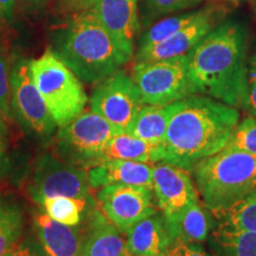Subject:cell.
Masks as SVG:
<instances>
[{
	"instance_id": "1",
	"label": "cell",
	"mask_w": 256,
	"mask_h": 256,
	"mask_svg": "<svg viewBox=\"0 0 256 256\" xmlns=\"http://www.w3.org/2000/svg\"><path fill=\"white\" fill-rule=\"evenodd\" d=\"M168 107L164 162L188 171L226 148L240 124L235 107L211 98L192 95Z\"/></svg>"
},
{
	"instance_id": "2",
	"label": "cell",
	"mask_w": 256,
	"mask_h": 256,
	"mask_svg": "<svg viewBox=\"0 0 256 256\" xmlns=\"http://www.w3.org/2000/svg\"><path fill=\"white\" fill-rule=\"evenodd\" d=\"M247 40L246 25L226 19L188 54V72L197 92L232 107L242 106Z\"/></svg>"
},
{
	"instance_id": "3",
	"label": "cell",
	"mask_w": 256,
	"mask_h": 256,
	"mask_svg": "<svg viewBox=\"0 0 256 256\" xmlns=\"http://www.w3.org/2000/svg\"><path fill=\"white\" fill-rule=\"evenodd\" d=\"M50 50L87 84L102 82L133 58L102 26L92 8L76 14L57 31Z\"/></svg>"
},
{
	"instance_id": "4",
	"label": "cell",
	"mask_w": 256,
	"mask_h": 256,
	"mask_svg": "<svg viewBox=\"0 0 256 256\" xmlns=\"http://www.w3.org/2000/svg\"><path fill=\"white\" fill-rule=\"evenodd\" d=\"M197 191L215 216L240 203L256 188V156L224 148L194 168Z\"/></svg>"
},
{
	"instance_id": "5",
	"label": "cell",
	"mask_w": 256,
	"mask_h": 256,
	"mask_svg": "<svg viewBox=\"0 0 256 256\" xmlns=\"http://www.w3.org/2000/svg\"><path fill=\"white\" fill-rule=\"evenodd\" d=\"M32 80L57 126L63 128L84 112L88 96L82 81L50 49L30 60Z\"/></svg>"
},
{
	"instance_id": "6",
	"label": "cell",
	"mask_w": 256,
	"mask_h": 256,
	"mask_svg": "<svg viewBox=\"0 0 256 256\" xmlns=\"http://www.w3.org/2000/svg\"><path fill=\"white\" fill-rule=\"evenodd\" d=\"M133 80L147 106L164 107L197 94L188 72V55L136 63Z\"/></svg>"
},
{
	"instance_id": "7",
	"label": "cell",
	"mask_w": 256,
	"mask_h": 256,
	"mask_svg": "<svg viewBox=\"0 0 256 256\" xmlns=\"http://www.w3.org/2000/svg\"><path fill=\"white\" fill-rule=\"evenodd\" d=\"M119 130L95 112H83L57 134V150L75 166H94L102 162V152Z\"/></svg>"
},
{
	"instance_id": "8",
	"label": "cell",
	"mask_w": 256,
	"mask_h": 256,
	"mask_svg": "<svg viewBox=\"0 0 256 256\" xmlns=\"http://www.w3.org/2000/svg\"><path fill=\"white\" fill-rule=\"evenodd\" d=\"M136 82L124 70H118L100 82L92 92L90 108L120 133H126L144 107Z\"/></svg>"
},
{
	"instance_id": "9",
	"label": "cell",
	"mask_w": 256,
	"mask_h": 256,
	"mask_svg": "<svg viewBox=\"0 0 256 256\" xmlns=\"http://www.w3.org/2000/svg\"><path fill=\"white\" fill-rule=\"evenodd\" d=\"M90 188L88 174L83 170L46 156L38 162L28 191L32 200L40 204L55 197L89 200Z\"/></svg>"
},
{
	"instance_id": "10",
	"label": "cell",
	"mask_w": 256,
	"mask_h": 256,
	"mask_svg": "<svg viewBox=\"0 0 256 256\" xmlns=\"http://www.w3.org/2000/svg\"><path fill=\"white\" fill-rule=\"evenodd\" d=\"M152 188L136 185L114 184L102 188L98 194L104 215L120 230H128L140 220L156 214Z\"/></svg>"
},
{
	"instance_id": "11",
	"label": "cell",
	"mask_w": 256,
	"mask_h": 256,
	"mask_svg": "<svg viewBox=\"0 0 256 256\" xmlns=\"http://www.w3.org/2000/svg\"><path fill=\"white\" fill-rule=\"evenodd\" d=\"M10 82L12 106L19 119L34 133L51 136L57 124L32 80L30 60L22 58L14 63Z\"/></svg>"
},
{
	"instance_id": "12",
	"label": "cell",
	"mask_w": 256,
	"mask_h": 256,
	"mask_svg": "<svg viewBox=\"0 0 256 256\" xmlns=\"http://www.w3.org/2000/svg\"><path fill=\"white\" fill-rule=\"evenodd\" d=\"M153 191L166 222H171L198 200V191L188 170L170 162L153 166Z\"/></svg>"
},
{
	"instance_id": "13",
	"label": "cell",
	"mask_w": 256,
	"mask_h": 256,
	"mask_svg": "<svg viewBox=\"0 0 256 256\" xmlns=\"http://www.w3.org/2000/svg\"><path fill=\"white\" fill-rule=\"evenodd\" d=\"M222 17V10L214 8V6H206V12L197 20L188 25L174 36L168 38L164 42H160L151 48L138 50L136 56V63L156 62V60L186 56L209 32L220 23Z\"/></svg>"
},
{
	"instance_id": "14",
	"label": "cell",
	"mask_w": 256,
	"mask_h": 256,
	"mask_svg": "<svg viewBox=\"0 0 256 256\" xmlns=\"http://www.w3.org/2000/svg\"><path fill=\"white\" fill-rule=\"evenodd\" d=\"M140 0H98L92 10L96 18L124 50L134 56V44L139 34Z\"/></svg>"
},
{
	"instance_id": "15",
	"label": "cell",
	"mask_w": 256,
	"mask_h": 256,
	"mask_svg": "<svg viewBox=\"0 0 256 256\" xmlns=\"http://www.w3.org/2000/svg\"><path fill=\"white\" fill-rule=\"evenodd\" d=\"M88 182L92 188L124 184L153 190V166L130 160H102L89 170Z\"/></svg>"
},
{
	"instance_id": "16",
	"label": "cell",
	"mask_w": 256,
	"mask_h": 256,
	"mask_svg": "<svg viewBox=\"0 0 256 256\" xmlns=\"http://www.w3.org/2000/svg\"><path fill=\"white\" fill-rule=\"evenodd\" d=\"M127 235L130 256H162L174 243L162 214L140 220L128 230Z\"/></svg>"
},
{
	"instance_id": "17",
	"label": "cell",
	"mask_w": 256,
	"mask_h": 256,
	"mask_svg": "<svg viewBox=\"0 0 256 256\" xmlns=\"http://www.w3.org/2000/svg\"><path fill=\"white\" fill-rule=\"evenodd\" d=\"M34 228L46 256H82L84 236L80 230L56 222L43 212L34 216Z\"/></svg>"
},
{
	"instance_id": "18",
	"label": "cell",
	"mask_w": 256,
	"mask_h": 256,
	"mask_svg": "<svg viewBox=\"0 0 256 256\" xmlns=\"http://www.w3.org/2000/svg\"><path fill=\"white\" fill-rule=\"evenodd\" d=\"M82 256H130L120 230L98 210H92Z\"/></svg>"
},
{
	"instance_id": "19",
	"label": "cell",
	"mask_w": 256,
	"mask_h": 256,
	"mask_svg": "<svg viewBox=\"0 0 256 256\" xmlns=\"http://www.w3.org/2000/svg\"><path fill=\"white\" fill-rule=\"evenodd\" d=\"M165 158L164 146L152 145L128 133H120L112 138L102 152V160H130L156 164L162 162Z\"/></svg>"
},
{
	"instance_id": "20",
	"label": "cell",
	"mask_w": 256,
	"mask_h": 256,
	"mask_svg": "<svg viewBox=\"0 0 256 256\" xmlns=\"http://www.w3.org/2000/svg\"><path fill=\"white\" fill-rule=\"evenodd\" d=\"M174 242L204 243L211 232L210 217L200 200L182 211L171 222H166Z\"/></svg>"
},
{
	"instance_id": "21",
	"label": "cell",
	"mask_w": 256,
	"mask_h": 256,
	"mask_svg": "<svg viewBox=\"0 0 256 256\" xmlns=\"http://www.w3.org/2000/svg\"><path fill=\"white\" fill-rule=\"evenodd\" d=\"M168 119V106H144L126 133L152 145L164 146Z\"/></svg>"
},
{
	"instance_id": "22",
	"label": "cell",
	"mask_w": 256,
	"mask_h": 256,
	"mask_svg": "<svg viewBox=\"0 0 256 256\" xmlns=\"http://www.w3.org/2000/svg\"><path fill=\"white\" fill-rule=\"evenodd\" d=\"M214 256H256V232L220 224L212 232Z\"/></svg>"
},
{
	"instance_id": "23",
	"label": "cell",
	"mask_w": 256,
	"mask_h": 256,
	"mask_svg": "<svg viewBox=\"0 0 256 256\" xmlns=\"http://www.w3.org/2000/svg\"><path fill=\"white\" fill-rule=\"evenodd\" d=\"M206 8L194 10V11H184L179 14L165 17L160 20L153 23L151 26L147 28L145 34L140 37L138 50H144L151 48L156 44L164 42L168 38L174 36L179 31L183 30L188 25L197 20L202 14L206 12Z\"/></svg>"
},
{
	"instance_id": "24",
	"label": "cell",
	"mask_w": 256,
	"mask_h": 256,
	"mask_svg": "<svg viewBox=\"0 0 256 256\" xmlns=\"http://www.w3.org/2000/svg\"><path fill=\"white\" fill-rule=\"evenodd\" d=\"M23 224L22 208L14 200L0 196V256H5L17 244Z\"/></svg>"
},
{
	"instance_id": "25",
	"label": "cell",
	"mask_w": 256,
	"mask_h": 256,
	"mask_svg": "<svg viewBox=\"0 0 256 256\" xmlns=\"http://www.w3.org/2000/svg\"><path fill=\"white\" fill-rule=\"evenodd\" d=\"M204 0H140V24L150 28L160 19L200 5Z\"/></svg>"
},
{
	"instance_id": "26",
	"label": "cell",
	"mask_w": 256,
	"mask_h": 256,
	"mask_svg": "<svg viewBox=\"0 0 256 256\" xmlns=\"http://www.w3.org/2000/svg\"><path fill=\"white\" fill-rule=\"evenodd\" d=\"M89 200L68 197L48 198L40 203L50 218L66 226H76L81 223L82 215L87 209Z\"/></svg>"
},
{
	"instance_id": "27",
	"label": "cell",
	"mask_w": 256,
	"mask_h": 256,
	"mask_svg": "<svg viewBox=\"0 0 256 256\" xmlns=\"http://www.w3.org/2000/svg\"><path fill=\"white\" fill-rule=\"evenodd\" d=\"M217 217L223 226L256 232V188L244 200Z\"/></svg>"
},
{
	"instance_id": "28",
	"label": "cell",
	"mask_w": 256,
	"mask_h": 256,
	"mask_svg": "<svg viewBox=\"0 0 256 256\" xmlns=\"http://www.w3.org/2000/svg\"><path fill=\"white\" fill-rule=\"evenodd\" d=\"M226 148L256 156V118H247L238 124Z\"/></svg>"
},
{
	"instance_id": "29",
	"label": "cell",
	"mask_w": 256,
	"mask_h": 256,
	"mask_svg": "<svg viewBox=\"0 0 256 256\" xmlns=\"http://www.w3.org/2000/svg\"><path fill=\"white\" fill-rule=\"evenodd\" d=\"M242 107H244L252 116L256 118V54L247 63Z\"/></svg>"
},
{
	"instance_id": "30",
	"label": "cell",
	"mask_w": 256,
	"mask_h": 256,
	"mask_svg": "<svg viewBox=\"0 0 256 256\" xmlns=\"http://www.w3.org/2000/svg\"><path fill=\"white\" fill-rule=\"evenodd\" d=\"M8 63L0 54V114L5 119L11 116V82Z\"/></svg>"
},
{
	"instance_id": "31",
	"label": "cell",
	"mask_w": 256,
	"mask_h": 256,
	"mask_svg": "<svg viewBox=\"0 0 256 256\" xmlns=\"http://www.w3.org/2000/svg\"><path fill=\"white\" fill-rule=\"evenodd\" d=\"M162 256H214L206 252L198 243H185L177 241L170 247Z\"/></svg>"
},
{
	"instance_id": "32",
	"label": "cell",
	"mask_w": 256,
	"mask_h": 256,
	"mask_svg": "<svg viewBox=\"0 0 256 256\" xmlns=\"http://www.w3.org/2000/svg\"><path fill=\"white\" fill-rule=\"evenodd\" d=\"M5 256H44L36 246L28 242L17 243Z\"/></svg>"
},
{
	"instance_id": "33",
	"label": "cell",
	"mask_w": 256,
	"mask_h": 256,
	"mask_svg": "<svg viewBox=\"0 0 256 256\" xmlns=\"http://www.w3.org/2000/svg\"><path fill=\"white\" fill-rule=\"evenodd\" d=\"M14 8L16 0H0V26L12 22Z\"/></svg>"
},
{
	"instance_id": "34",
	"label": "cell",
	"mask_w": 256,
	"mask_h": 256,
	"mask_svg": "<svg viewBox=\"0 0 256 256\" xmlns=\"http://www.w3.org/2000/svg\"><path fill=\"white\" fill-rule=\"evenodd\" d=\"M63 2L72 6V8H80L83 11V10L92 8L98 0H63Z\"/></svg>"
},
{
	"instance_id": "35",
	"label": "cell",
	"mask_w": 256,
	"mask_h": 256,
	"mask_svg": "<svg viewBox=\"0 0 256 256\" xmlns=\"http://www.w3.org/2000/svg\"><path fill=\"white\" fill-rule=\"evenodd\" d=\"M8 156H6L5 147L4 144L2 142V139H0V179L4 177V174H6V170H8Z\"/></svg>"
},
{
	"instance_id": "36",
	"label": "cell",
	"mask_w": 256,
	"mask_h": 256,
	"mask_svg": "<svg viewBox=\"0 0 256 256\" xmlns=\"http://www.w3.org/2000/svg\"><path fill=\"white\" fill-rule=\"evenodd\" d=\"M25 5L32 8H40L49 2V0H22Z\"/></svg>"
},
{
	"instance_id": "37",
	"label": "cell",
	"mask_w": 256,
	"mask_h": 256,
	"mask_svg": "<svg viewBox=\"0 0 256 256\" xmlns=\"http://www.w3.org/2000/svg\"><path fill=\"white\" fill-rule=\"evenodd\" d=\"M6 133H8V130H6L4 118H2V114H0V139H2V138L6 136Z\"/></svg>"
}]
</instances>
